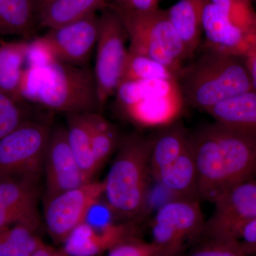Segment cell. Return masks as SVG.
Instances as JSON below:
<instances>
[{
  "label": "cell",
  "instance_id": "obj_1",
  "mask_svg": "<svg viewBox=\"0 0 256 256\" xmlns=\"http://www.w3.org/2000/svg\"><path fill=\"white\" fill-rule=\"evenodd\" d=\"M198 200L214 203L232 186L256 178V134L214 122L190 134Z\"/></svg>",
  "mask_w": 256,
  "mask_h": 256
},
{
  "label": "cell",
  "instance_id": "obj_2",
  "mask_svg": "<svg viewBox=\"0 0 256 256\" xmlns=\"http://www.w3.org/2000/svg\"><path fill=\"white\" fill-rule=\"evenodd\" d=\"M22 100L52 112H100L94 72L88 65L55 60L25 67L20 88Z\"/></svg>",
  "mask_w": 256,
  "mask_h": 256
},
{
  "label": "cell",
  "instance_id": "obj_3",
  "mask_svg": "<svg viewBox=\"0 0 256 256\" xmlns=\"http://www.w3.org/2000/svg\"><path fill=\"white\" fill-rule=\"evenodd\" d=\"M178 82L185 104L206 112L220 101L254 89L242 56L208 48L184 66Z\"/></svg>",
  "mask_w": 256,
  "mask_h": 256
},
{
  "label": "cell",
  "instance_id": "obj_4",
  "mask_svg": "<svg viewBox=\"0 0 256 256\" xmlns=\"http://www.w3.org/2000/svg\"><path fill=\"white\" fill-rule=\"evenodd\" d=\"M152 137L131 134L121 140L104 181L108 204L118 220H132L148 204Z\"/></svg>",
  "mask_w": 256,
  "mask_h": 256
},
{
  "label": "cell",
  "instance_id": "obj_5",
  "mask_svg": "<svg viewBox=\"0 0 256 256\" xmlns=\"http://www.w3.org/2000/svg\"><path fill=\"white\" fill-rule=\"evenodd\" d=\"M127 32L128 50L164 64L178 76L190 58L184 45L172 24L166 10L139 12L120 8L108 2Z\"/></svg>",
  "mask_w": 256,
  "mask_h": 256
},
{
  "label": "cell",
  "instance_id": "obj_6",
  "mask_svg": "<svg viewBox=\"0 0 256 256\" xmlns=\"http://www.w3.org/2000/svg\"><path fill=\"white\" fill-rule=\"evenodd\" d=\"M114 95L124 117L142 128L169 126L186 106L178 80H122Z\"/></svg>",
  "mask_w": 256,
  "mask_h": 256
},
{
  "label": "cell",
  "instance_id": "obj_7",
  "mask_svg": "<svg viewBox=\"0 0 256 256\" xmlns=\"http://www.w3.org/2000/svg\"><path fill=\"white\" fill-rule=\"evenodd\" d=\"M50 114L34 118L0 140V180H40L53 124Z\"/></svg>",
  "mask_w": 256,
  "mask_h": 256
},
{
  "label": "cell",
  "instance_id": "obj_8",
  "mask_svg": "<svg viewBox=\"0 0 256 256\" xmlns=\"http://www.w3.org/2000/svg\"><path fill=\"white\" fill-rule=\"evenodd\" d=\"M127 32L118 15L107 8L99 16L94 76L101 110L122 80L128 48Z\"/></svg>",
  "mask_w": 256,
  "mask_h": 256
},
{
  "label": "cell",
  "instance_id": "obj_9",
  "mask_svg": "<svg viewBox=\"0 0 256 256\" xmlns=\"http://www.w3.org/2000/svg\"><path fill=\"white\" fill-rule=\"evenodd\" d=\"M198 200L174 198L160 206L151 223L160 256H175L186 242L200 238L204 225Z\"/></svg>",
  "mask_w": 256,
  "mask_h": 256
},
{
  "label": "cell",
  "instance_id": "obj_10",
  "mask_svg": "<svg viewBox=\"0 0 256 256\" xmlns=\"http://www.w3.org/2000/svg\"><path fill=\"white\" fill-rule=\"evenodd\" d=\"M214 204L200 238L238 240L244 227L256 218V178L232 186Z\"/></svg>",
  "mask_w": 256,
  "mask_h": 256
},
{
  "label": "cell",
  "instance_id": "obj_11",
  "mask_svg": "<svg viewBox=\"0 0 256 256\" xmlns=\"http://www.w3.org/2000/svg\"><path fill=\"white\" fill-rule=\"evenodd\" d=\"M104 193L102 182H90L44 201L47 232L54 242H64L85 220L88 210Z\"/></svg>",
  "mask_w": 256,
  "mask_h": 256
},
{
  "label": "cell",
  "instance_id": "obj_12",
  "mask_svg": "<svg viewBox=\"0 0 256 256\" xmlns=\"http://www.w3.org/2000/svg\"><path fill=\"white\" fill-rule=\"evenodd\" d=\"M46 178L44 201L87 182L74 156L67 138L66 126H54L45 154Z\"/></svg>",
  "mask_w": 256,
  "mask_h": 256
},
{
  "label": "cell",
  "instance_id": "obj_13",
  "mask_svg": "<svg viewBox=\"0 0 256 256\" xmlns=\"http://www.w3.org/2000/svg\"><path fill=\"white\" fill-rule=\"evenodd\" d=\"M99 16L97 13L64 25L50 28L42 36L60 62L86 66L97 44Z\"/></svg>",
  "mask_w": 256,
  "mask_h": 256
},
{
  "label": "cell",
  "instance_id": "obj_14",
  "mask_svg": "<svg viewBox=\"0 0 256 256\" xmlns=\"http://www.w3.org/2000/svg\"><path fill=\"white\" fill-rule=\"evenodd\" d=\"M40 190L38 180H0V228L24 224L38 229Z\"/></svg>",
  "mask_w": 256,
  "mask_h": 256
},
{
  "label": "cell",
  "instance_id": "obj_15",
  "mask_svg": "<svg viewBox=\"0 0 256 256\" xmlns=\"http://www.w3.org/2000/svg\"><path fill=\"white\" fill-rule=\"evenodd\" d=\"M134 228L129 224H114L99 229L84 222L69 234L63 249L68 256H96L134 236Z\"/></svg>",
  "mask_w": 256,
  "mask_h": 256
},
{
  "label": "cell",
  "instance_id": "obj_16",
  "mask_svg": "<svg viewBox=\"0 0 256 256\" xmlns=\"http://www.w3.org/2000/svg\"><path fill=\"white\" fill-rule=\"evenodd\" d=\"M152 178L172 194L174 198L198 200V174L190 146L171 164L159 170Z\"/></svg>",
  "mask_w": 256,
  "mask_h": 256
},
{
  "label": "cell",
  "instance_id": "obj_17",
  "mask_svg": "<svg viewBox=\"0 0 256 256\" xmlns=\"http://www.w3.org/2000/svg\"><path fill=\"white\" fill-rule=\"evenodd\" d=\"M206 112L217 124L256 134V90L220 101Z\"/></svg>",
  "mask_w": 256,
  "mask_h": 256
},
{
  "label": "cell",
  "instance_id": "obj_18",
  "mask_svg": "<svg viewBox=\"0 0 256 256\" xmlns=\"http://www.w3.org/2000/svg\"><path fill=\"white\" fill-rule=\"evenodd\" d=\"M206 0H180L166 10L172 24L182 40L188 57L194 54L203 34L204 9Z\"/></svg>",
  "mask_w": 256,
  "mask_h": 256
},
{
  "label": "cell",
  "instance_id": "obj_19",
  "mask_svg": "<svg viewBox=\"0 0 256 256\" xmlns=\"http://www.w3.org/2000/svg\"><path fill=\"white\" fill-rule=\"evenodd\" d=\"M90 112L66 114L67 138L87 182L98 172L92 151Z\"/></svg>",
  "mask_w": 256,
  "mask_h": 256
},
{
  "label": "cell",
  "instance_id": "obj_20",
  "mask_svg": "<svg viewBox=\"0 0 256 256\" xmlns=\"http://www.w3.org/2000/svg\"><path fill=\"white\" fill-rule=\"evenodd\" d=\"M190 133L180 121L160 128L152 137L151 175L178 159L190 146Z\"/></svg>",
  "mask_w": 256,
  "mask_h": 256
},
{
  "label": "cell",
  "instance_id": "obj_21",
  "mask_svg": "<svg viewBox=\"0 0 256 256\" xmlns=\"http://www.w3.org/2000/svg\"><path fill=\"white\" fill-rule=\"evenodd\" d=\"M38 13L34 0H0V34L34 38Z\"/></svg>",
  "mask_w": 256,
  "mask_h": 256
},
{
  "label": "cell",
  "instance_id": "obj_22",
  "mask_svg": "<svg viewBox=\"0 0 256 256\" xmlns=\"http://www.w3.org/2000/svg\"><path fill=\"white\" fill-rule=\"evenodd\" d=\"M107 8L108 0H52L38 13V25L60 28Z\"/></svg>",
  "mask_w": 256,
  "mask_h": 256
},
{
  "label": "cell",
  "instance_id": "obj_23",
  "mask_svg": "<svg viewBox=\"0 0 256 256\" xmlns=\"http://www.w3.org/2000/svg\"><path fill=\"white\" fill-rule=\"evenodd\" d=\"M28 42H0V92L20 100H22L20 88Z\"/></svg>",
  "mask_w": 256,
  "mask_h": 256
},
{
  "label": "cell",
  "instance_id": "obj_24",
  "mask_svg": "<svg viewBox=\"0 0 256 256\" xmlns=\"http://www.w3.org/2000/svg\"><path fill=\"white\" fill-rule=\"evenodd\" d=\"M37 228L24 224L0 228V256H30L44 242Z\"/></svg>",
  "mask_w": 256,
  "mask_h": 256
},
{
  "label": "cell",
  "instance_id": "obj_25",
  "mask_svg": "<svg viewBox=\"0 0 256 256\" xmlns=\"http://www.w3.org/2000/svg\"><path fill=\"white\" fill-rule=\"evenodd\" d=\"M92 151L98 171L106 164L121 142L118 128L100 112H90Z\"/></svg>",
  "mask_w": 256,
  "mask_h": 256
},
{
  "label": "cell",
  "instance_id": "obj_26",
  "mask_svg": "<svg viewBox=\"0 0 256 256\" xmlns=\"http://www.w3.org/2000/svg\"><path fill=\"white\" fill-rule=\"evenodd\" d=\"M156 80H178V76L164 64L146 56L128 50L122 82Z\"/></svg>",
  "mask_w": 256,
  "mask_h": 256
},
{
  "label": "cell",
  "instance_id": "obj_27",
  "mask_svg": "<svg viewBox=\"0 0 256 256\" xmlns=\"http://www.w3.org/2000/svg\"><path fill=\"white\" fill-rule=\"evenodd\" d=\"M36 116L28 102L0 92V140Z\"/></svg>",
  "mask_w": 256,
  "mask_h": 256
},
{
  "label": "cell",
  "instance_id": "obj_28",
  "mask_svg": "<svg viewBox=\"0 0 256 256\" xmlns=\"http://www.w3.org/2000/svg\"><path fill=\"white\" fill-rule=\"evenodd\" d=\"M188 256H248L239 240L203 239Z\"/></svg>",
  "mask_w": 256,
  "mask_h": 256
},
{
  "label": "cell",
  "instance_id": "obj_29",
  "mask_svg": "<svg viewBox=\"0 0 256 256\" xmlns=\"http://www.w3.org/2000/svg\"><path fill=\"white\" fill-rule=\"evenodd\" d=\"M108 256H160V249L152 242H143L133 236L110 248Z\"/></svg>",
  "mask_w": 256,
  "mask_h": 256
},
{
  "label": "cell",
  "instance_id": "obj_30",
  "mask_svg": "<svg viewBox=\"0 0 256 256\" xmlns=\"http://www.w3.org/2000/svg\"><path fill=\"white\" fill-rule=\"evenodd\" d=\"M55 60H58L42 36L30 40L25 67L43 66Z\"/></svg>",
  "mask_w": 256,
  "mask_h": 256
},
{
  "label": "cell",
  "instance_id": "obj_31",
  "mask_svg": "<svg viewBox=\"0 0 256 256\" xmlns=\"http://www.w3.org/2000/svg\"><path fill=\"white\" fill-rule=\"evenodd\" d=\"M238 240L248 256H256V218L244 227Z\"/></svg>",
  "mask_w": 256,
  "mask_h": 256
},
{
  "label": "cell",
  "instance_id": "obj_32",
  "mask_svg": "<svg viewBox=\"0 0 256 256\" xmlns=\"http://www.w3.org/2000/svg\"><path fill=\"white\" fill-rule=\"evenodd\" d=\"M111 4L134 11H150L159 8V0H108Z\"/></svg>",
  "mask_w": 256,
  "mask_h": 256
},
{
  "label": "cell",
  "instance_id": "obj_33",
  "mask_svg": "<svg viewBox=\"0 0 256 256\" xmlns=\"http://www.w3.org/2000/svg\"><path fill=\"white\" fill-rule=\"evenodd\" d=\"M244 58L252 80V87L256 90V41L247 50Z\"/></svg>",
  "mask_w": 256,
  "mask_h": 256
},
{
  "label": "cell",
  "instance_id": "obj_34",
  "mask_svg": "<svg viewBox=\"0 0 256 256\" xmlns=\"http://www.w3.org/2000/svg\"><path fill=\"white\" fill-rule=\"evenodd\" d=\"M30 256H68L63 248L56 249L44 244Z\"/></svg>",
  "mask_w": 256,
  "mask_h": 256
},
{
  "label": "cell",
  "instance_id": "obj_35",
  "mask_svg": "<svg viewBox=\"0 0 256 256\" xmlns=\"http://www.w3.org/2000/svg\"><path fill=\"white\" fill-rule=\"evenodd\" d=\"M34 1L35 3H36L38 13H40L41 10L43 9V8H44L48 3H50V1H52V0H34Z\"/></svg>",
  "mask_w": 256,
  "mask_h": 256
},
{
  "label": "cell",
  "instance_id": "obj_36",
  "mask_svg": "<svg viewBox=\"0 0 256 256\" xmlns=\"http://www.w3.org/2000/svg\"><path fill=\"white\" fill-rule=\"evenodd\" d=\"M254 1H255V2H256V0H254Z\"/></svg>",
  "mask_w": 256,
  "mask_h": 256
}]
</instances>
